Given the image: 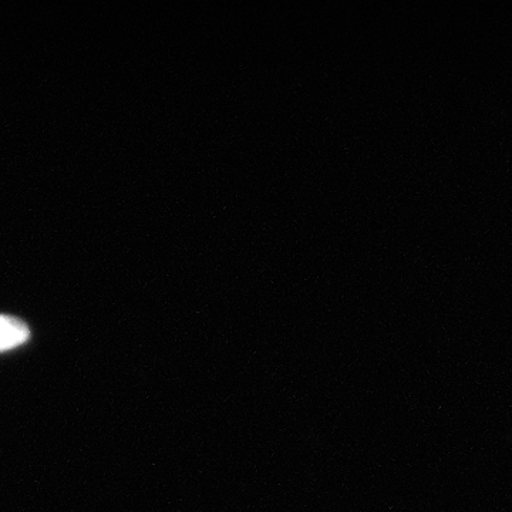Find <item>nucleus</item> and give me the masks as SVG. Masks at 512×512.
I'll list each match as a JSON object with an SVG mask.
<instances>
[{"instance_id":"obj_1","label":"nucleus","mask_w":512,"mask_h":512,"mask_svg":"<svg viewBox=\"0 0 512 512\" xmlns=\"http://www.w3.org/2000/svg\"><path fill=\"white\" fill-rule=\"evenodd\" d=\"M29 338V329L25 323L12 316L0 315V352L15 349Z\"/></svg>"}]
</instances>
